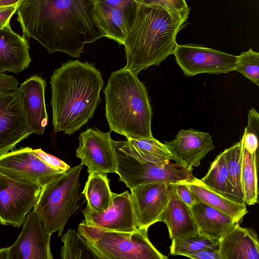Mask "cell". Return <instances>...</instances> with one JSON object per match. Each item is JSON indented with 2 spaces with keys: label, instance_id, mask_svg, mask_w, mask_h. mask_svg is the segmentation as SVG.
<instances>
[{
  "label": "cell",
  "instance_id": "26",
  "mask_svg": "<svg viewBox=\"0 0 259 259\" xmlns=\"http://www.w3.org/2000/svg\"><path fill=\"white\" fill-rule=\"evenodd\" d=\"M224 151L233 198L238 202L244 203L242 183L243 145L241 140Z\"/></svg>",
  "mask_w": 259,
  "mask_h": 259
},
{
  "label": "cell",
  "instance_id": "14",
  "mask_svg": "<svg viewBox=\"0 0 259 259\" xmlns=\"http://www.w3.org/2000/svg\"><path fill=\"white\" fill-rule=\"evenodd\" d=\"M131 190L137 226L148 228L160 222L170 198V183H148Z\"/></svg>",
  "mask_w": 259,
  "mask_h": 259
},
{
  "label": "cell",
  "instance_id": "38",
  "mask_svg": "<svg viewBox=\"0 0 259 259\" xmlns=\"http://www.w3.org/2000/svg\"><path fill=\"white\" fill-rule=\"evenodd\" d=\"M18 83L13 76L0 72V92L17 89Z\"/></svg>",
  "mask_w": 259,
  "mask_h": 259
},
{
  "label": "cell",
  "instance_id": "30",
  "mask_svg": "<svg viewBox=\"0 0 259 259\" xmlns=\"http://www.w3.org/2000/svg\"><path fill=\"white\" fill-rule=\"evenodd\" d=\"M170 253L182 255L202 249H219L218 240L210 239L200 233L191 236L171 240Z\"/></svg>",
  "mask_w": 259,
  "mask_h": 259
},
{
  "label": "cell",
  "instance_id": "33",
  "mask_svg": "<svg viewBox=\"0 0 259 259\" xmlns=\"http://www.w3.org/2000/svg\"><path fill=\"white\" fill-rule=\"evenodd\" d=\"M179 198L191 207L198 200L188 186L183 182L170 183Z\"/></svg>",
  "mask_w": 259,
  "mask_h": 259
},
{
  "label": "cell",
  "instance_id": "12",
  "mask_svg": "<svg viewBox=\"0 0 259 259\" xmlns=\"http://www.w3.org/2000/svg\"><path fill=\"white\" fill-rule=\"evenodd\" d=\"M0 171L16 180L41 187L63 172L46 163L29 147L0 155Z\"/></svg>",
  "mask_w": 259,
  "mask_h": 259
},
{
  "label": "cell",
  "instance_id": "11",
  "mask_svg": "<svg viewBox=\"0 0 259 259\" xmlns=\"http://www.w3.org/2000/svg\"><path fill=\"white\" fill-rule=\"evenodd\" d=\"M22 99L18 88L0 92V155L13 150L32 134L27 123Z\"/></svg>",
  "mask_w": 259,
  "mask_h": 259
},
{
  "label": "cell",
  "instance_id": "22",
  "mask_svg": "<svg viewBox=\"0 0 259 259\" xmlns=\"http://www.w3.org/2000/svg\"><path fill=\"white\" fill-rule=\"evenodd\" d=\"M193 192L197 199L230 217L237 224H239L248 212L244 203L225 196L206 186L193 176L183 181Z\"/></svg>",
  "mask_w": 259,
  "mask_h": 259
},
{
  "label": "cell",
  "instance_id": "20",
  "mask_svg": "<svg viewBox=\"0 0 259 259\" xmlns=\"http://www.w3.org/2000/svg\"><path fill=\"white\" fill-rule=\"evenodd\" d=\"M160 222L166 225L171 240L199 233L190 207L179 198L171 186L170 198Z\"/></svg>",
  "mask_w": 259,
  "mask_h": 259
},
{
  "label": "cell",
  "instance_id": "31",
  "mask_svg": "<svg viewBox=\"0 0 259 259\" xmlns=\"http://www.w3.org/2000/svg\"><path fill=\"white\" fill-rule=\"evenodd\" d=\"M236 71L259 86V53L251 48L237 56Z\"/></svg>",
  "mask_w": 259,
  "mask_h": 259
},
{
  "label": "cell",
  "instance_id": "29",
  "mask_svg": "<svg viewBox=\"0 0 259 259\" xmlns=\"http://www.w3.org/2000/svg\"><path fill=\"white\" fill-rule=\"evenodd\" d=\"M62 259H100L87 241L73 229H69L61 238Z\"/></svg>",
  "mask_w": 259,
  "mask_h": 259
},
{
  "label": "cell",
  "instance_id": "36",
  "mask_svg": "<svg viewBox=\"0 0 259 259\" xmlns=\"http://www.w3.org/2000/svg\"><path fill=\"white\" fill-rule=\"evenodd\" d=\"M183 256L194 259H221L219 249H202L185 253Z\"/></svg>",
  "mask_w": 259,
  "mask_h": 259
},
{
  "label": "cell",
  "instance_id": "1",
  "mask_svg": "<svg viewBox=\"0 0 259 259\" xmlns=\"http://www.w3.org/2000/svg\"><path fill=\"white\" fill-rule=\"evenodd\" d=\"M95 4L96 0H22L17 19L24 36L36 40L49 54L79 58L85 44L106 36Z\"/></svg>",
  "mask_w": 259,
  "mask_h": 259
},
{
  "label": "cell",
  "instance_id": "16",
  "mask_svg": "<svg viewBox=\"0 0 259 259\" xmlns=\"http://www.w3.org/2000/svg\"><path fill=\"white\" fill-rule=\"evenodd\" d=\"M172 155V160L192 171L201 160L214 148L211 135L189 128L181 130L176 138L164 143Z\"/></svg>",
  "mask_w": 259,
  "mask_h": 259
},
{
  "label": "cell",
  "instance_id": "35",
  "mask_svg": "<svg viewBox=\"0 0 259 259\" xmlns=\"http://www.w3.org/2000/svg\"><path fill=\"white\" fill-rule=\"evenodd\" d=\"M96 1L108 7L119 9L125 13L129 9L135 8L137 5L133 0H96Z\"/></svg>",
  "mask_w": 259,
  "mask_h": 259
},
{
  "label": "cell",
  "instance_id": "7",
  "mask_svg": "<svg viewBox=\"0 0 259 259\" xmlns=\"http://www.w3.org/2000/svg\"><path fill=\"white\" fill-rule=\"evenodd\" d=\"M112 142L116 159L115 173L119 176V181L130 189L154 182H183L193 176L192 171L176 162L154 163L139 160L123 149L117 141Z\"/></svg>",
  "mask_w": 259,
  "mask_h": 259
},
{
  "label": "cell",
  "instance_id": "6",
  "mask_svg": "<svg viewBox=\"0 0 259 259\" xmlns=\"http://www.w3.org/2000/svg\"><path fill=\"white\" fill-rule=\"evenodd\" d=\"M77 232L100 259L168 258L152 244L148 236V228H138L132 232L108 231L89 225L83 221Z\"/></svg>",
  "mask_w": 259,
  "mask_h": 259
},
{
  "label": "cell",
  "instance_id": "25",
  "mask_svg": "<svg viewBox=\"0 0 259 259\" xmlns=\"http://www.w3.org/2000/svg\"><path fill=\"white\" fill-rule=\"evenodd\" d=\"M106 173L89 174L81 193L85 197L87 206L94 211L101 212L108 209L113 201V194Z\"/></svg>",
  "mask_w": 259,
  "mask_h": 259
},
{
  "label": "cell",
  "instance_id": "15",
  "mask_svg": "<svg viewBox=\"0 0 259 259\" xmlns=\"http://www.w3.org/2000/svg\"><path fill=\"white\" fill-rule=\"evenodd\" d=\"M82 213L85 223L105 230L132 232L138 228L131 194L127 191L113 193L112 203L105 211H94L87 205Z\"/></svg>",
  "mask_w": 259,
  "mask_h": 259
},
{
  "label": "cell",
  "instance_id": "8",
  "mask_svg": "<svg viewBox=\"0 0 259 259\" xmlns=\"http://www.w3.org/2000/svg\"><path fill=\"white\" fill-rule=\"evenodd\" d=\"M41 187L16 180L0 171V224L20 228L32 210Z\"/></svg>",
  "mask_w": 259,
  "mask_h": 259
},
{
  "label": "cell",
  "instance_id": "18",
  "mask_svg": "<svg viewBox=\"0 0 259 259\" xmlns=\"http://www.w3.org/2000/svg\"><path fill=\"white\" fill-rule=\"evenodd\" d=\"M29 45L25 37L15 32L9 25L0 28V72L19 73L30 62Z\"/></svg>",
  "mask_w": 259,
  "mask_h": 259
},
{
  "label": "cell",
  "instance_id": "32",
  "mask_svg": "<svg viewBox=\"0 0 259 259\" xmlns=\"http://www.w3.org/2000/svg\"><path fill=\"white\" fill-rule=\"evenodd\" d=\"M136 4L159 6L172 12H179L190 7L185 0H133Z\"/></svg>",
  "mask_w": 259,
  "mask_h": 259
},
{
  "label": "cell",
  "instance_id": "27",
  "mask_svg": "<svg viewBox=\"0 0 259 259\" xmlns=\"http://www.w3.org/2000/svg\"><path fill=\"white\" fill-rule=\"evenodd\" d=\"M200 180L210 189L234 199L229 182L224 151L217 156L211 163L207 174Z\"/></svg>",
  "mask_w": 259,
  "mask_h": 259
},
{
  "label": "cell",
  "instance_id": "19",
  "mask_svg": "<svg viewBox=\"0 0 259 259\" xmlns=\"http://www.w3.org/2000/svg\"><path fill=\"white\" fill-rule=\"evenodd\" d=\"M221 259H258L259 242L252 229L237 224L219 242Z\"/></svg>",
  "mask_w": 259,
  "mask_h": 259
},
{
  "label": "cell",
  "instance_id": "34",
  "mask_svg": "<svg viewBox=\"0 0 259 259\" xmlns=\"http://www.w3.org/2000/svg\"><path fill=\"white\" fill-rule=\"evenodd\" d=\"M35 155L52 167L64 172L70 168V166L58 158L44 151L41 148L33 149Z\"/></svg>",
  "mask_w": 259,
  "mask_h": 259
},
{
  "label": "cell",
  "instance_id": "28",
  "mask_svg": "<svg viewBox=\"0 0 259 259\" xmlns=\"http://www.w3.org/2000/svg\"><path fill=\"white\" fill-rule=\"evenodd\" d=\"M242 183L243 202L254 205L257 202V153H250L243 148Z\"/></svg>",
  "mask_w": 259,
  "mask_h": 259
},
{
  "label": "cell",
  "instance_id": "23",
  "mask_svg": "<svg viewBox=\"0 0 259 259\" xmlns=\"http://www.w3.org/2000/svg\"><path fill=\"white\" fill-rule=\"evenodd\" d=\"M95 14L105 37L123 45L130 28L126 13L96 1Z\"/></svg>",
  "mask_w": 259,
  "mask_h": 259
},
{
  "label": "cell",
  "instance_id": "17",
  "mask_svg": "<svg viewBox=\"0 0 259 259\" xmlns=\"http://www.w3.org/2000/svg\"><path fill=\"white\" fill-rule=\"evenodd\" d=\"M46 82L38 75H33L18 88L23 95V107L27 124L32 133L42 135L48 124L45 92Z\"/></svg>",
  "mask_w": 259,
  "mask_h": 259
},
{
  "label": "cell",
  "instance_id": "4",
  "mask_svg": "<svg viewBox=\"0 0 259 259\" xmlns=\"http://www.w3.org/2000/svg\"><path fill=\"white\" fill-rule=\"evenodd\" d=\"M104 93L110 131L127 139H149L152 110L147 89L137 75L123 67L112 73Z\"/></svg>",
  "mask_w": 259,
  "mask_h": 259
},
{
  "label": "cell",
  "instance_id": "13",
  "mask_svg": "<svg viewBox=\"0 0 259 259\" xmlns=\"http://www.w3.org/2000/svg\"><path fill=\"white\" fill-rule=\"evenodd\" d=\"M110 134L97 128H88L80 134L76 156L80 159V164L87 167L89 174L115 172L116 155Z\"/></svg>",
  "mask_w": 259,
  "mask_h": 259
},
{
  "label": "cell",
  "instance_id": "5",
  "mask_svg": "<svg viewBox=\"0 0 259 259\" xmlns=\"http://www.w3.org/2000/svg\"><path fill=\"white\" fill-rule=\"evenodd\" d=\"M82 166L70 167L41 187L32 210L51 234L57 232L60 236L68 220L79 207L78 202L84 196L79 193Z\"/></svg>",
  "mask_w": 259,
  "mask_h": 259
},
{
  "label": "cell",
  "instance_id": "39",
  "mask_svg": "<svg viewBox=\"0 0 259 259\" xmlns=\"http://www.w3.org/2000/svg\"><path fill=\"white\" fill-rule=\"evenodd\" d=\"M22 0H0V7L18 5Z\"/></svg>",
  "mask_w": 259,
  "mask_h": 259
},
{
  "label": "cell",
  "instance_id": "3",
  "mask_svg": "<svg viewBox=\"0 0 259 259\" xmlns=\"http://www.w3.org/2000/svg\"><path fill=\"white\" fill-rule=\"evenodd\" d=\"M103 83L100 71L88 62L70 60L54 70L50 84L55 132L72 135L93 117Z\"/></svg>",
  "mask_w": 259,
  "mask_h": 259
},
{
  "label": "cell",
  "instance_id": "21",
  "mask_svg": "<svg viewBox=\"0 0 259 259\" xmlns=\"http://www.w3.org/2000/svg\"><path fill=\"white\" fill-rule=\"evenodd\" d=\"M200 234L219 241L237 223L228 215L198 200L190 207Z\"/></svg>",
  "mask_w": 259,
  "mask_h": 259
},
{
  "label": "cell",
  "instance_id": "2",
  "mask_svg": "<svg viewBox=\"0 0 259 259\" xmlns=\"http://www.w3.org/2000/svg\"><path fill=\"white\" fill-rule=\"evenodd\" d=\"M124 46L126 69L138 75L173 54L178 33L188 24L190 8L170 12L153 5L136 4Z\"/></svg>",
  "mask_w": 259,
  "mask_h": 259
},
{
  "label": "cell",
  "instance_id": "9",
  "mask_svg": "<svg viewBox=\"0 0 259 259\" xmlns=\"http://www.w3.org/2000/svg\"><path fill=\"white\" fill-rule=\"evenodd\" d=\"M186 76L234 71L237 56L197 44L177 45L173 53Z\"/></svg>",
  "mask_w": 259,
  "mask_h": 259
},
{
  "label": "cell",
  "instance_id": "10",
  "mask_svg": "<svg viewBox=\"0 0 259 259\" xmlns=\"http://www.w3.org/2000/svg\"><path fill=\"white\" fill-rule=\"evenodd\" d=\"M21 232L12 245L0 249V259H53L51 234L34 210L26 215Z\"/></svg>",
  "mask_w": 259,
  "mask_h": 259
},
{
  "label": "cell",
  "instance_id": "24",
  "mask_svg": "<svg viewBox=\"0 0 259 259\" xmlns=\"http://www.w3.org/2000/svg\"><path fill=\"white\" fill-rule=\"evenodd\" d=\"M117 142L128 153L142 161L165 163L172 160V155L165 144L154 137L127 139Z\"/></svg>",
  "mask_w": 259,
  "mask_h": 259
},
{
  "label": "cell",
  "instance_id": "37",
  "mask_svg": "<svg viewBox=\"0 0 259 259\" xmlns=\"http://www.w3.org/2000/svg\"><path fill=\"white\" fill-rule=\"evenodd\" d=\"M18 5L0 7V28L10 25L12 16L17 12Z\"/></svg>",
  "mask_w": 259,
  "mask_h": 259
}]
</instances>
